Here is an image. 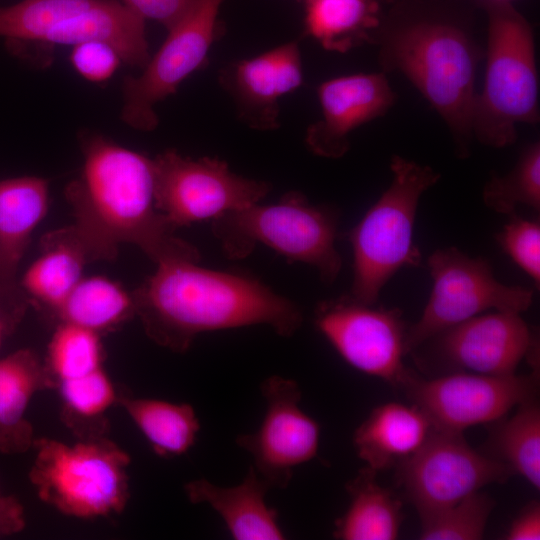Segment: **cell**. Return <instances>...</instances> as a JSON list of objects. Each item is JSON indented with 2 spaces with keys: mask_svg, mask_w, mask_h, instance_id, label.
Wrapping results in <instances>:
<instances>
[{
  "mask_svg": "<svg viewBox=\"0 0 540 540\" xmlns=\"http://www.w3.org/2000/svg\"><path fill=\"white\" fill-rule=\"evenodd\" d=\"M224 0H196L173 26L138 77L123 83L122 120L130 127L152 131L158 125L155 105L205 65L211 46L221 35L218 13Z\"/></svg>",
  "mask_w": 540,
  "mask_h": 540,
  "instance_id": "cell-12",
  "label": "cell"
},
{
  "mask_svg": "<svg viewBox=\"0 0 540 540\" xmlns=\"http://www.w3.org/2000/svg\"><path fill=\"white\" fill-rule=\"evenodd\" d=\"M305 33L325 50L346 53L371 41L379 26L380 0H303Z\"/></svg>",
  "mask_w": 540,
  "mask_h": 540,
  "instance_id": "cell-24",
  "label": "cell"
},
{
  "mask_svg": "<svg viewBox=\"0 0 540 540\" xmlns=\"http://www.w3.org/2000/svg\"><path fill=\"white\" fill-rule=\"evenodd\" d=\"M486 16L484 77L471 115L475 140L504 148L517 140L519 124L540 121L535 37L511 2L477 0Z\"/></svg>",
  "mask_w": 540,
  "mask_h": 540,
  "instance_id": "cell-4",
  "label": "cell"
},
{
  "mask_svg": "<svg viewBox=\"0 0 540 540\" xmlns=\"http://www.w3.org/2000/svg\"><path fill=\"white\" fill-rule=\"evenodd\" d=\"M0 520L8 526L11 533L17 532L23 527V511L14 498L3 497L0 494Z\"/></svg>",
  "mask_w": 540,
  "mask_h": 540,
  "instance_id": "cell-37",
  "label": "cell"
},
{
  "mask_svg": "<svg viewBox=\"0 0 540 540\" xmlns=\"http://www.w3.org/2000/svg\"><path fill=\"white\" fill-rule=\"evenodd\" d=\"M13 325L14 324L0 308V346L2 344L4 336L8 333V331L10 330V328H12Z\"/></svg>",
  "mask_w": 540,
  "mask_h": 540,
  "instance_id": "cell-38",
  "label": "cell"
},
{
  "mask_svg": "<svg viewBox=\"0 0 540 540\" xmlns=\"http://www.w3.org/2000/svg\"><path fill=\"white\" fill-rule=\"evenodd\" d=\"M49 183L36 176L0 181V297L20 316L24 297L17 270L48 208Z\"/></svg>",
  "mask_w": 540,
  "mask_h": 540,
  "instance_id": "cell-19",
  "label": "cell"
},
{
  "mask_svg": "<svg viewBox=\"0 0 540 540\" xmlns=\"http://www.w3.org/2000/svg\"><path fill=\"white\" fill-rule=\"evenodd\" d=\"M537 386L535 370L520 376L459 372L433 379L412 374L403 387L432 428L462 433L502 419L513 407L534 398Z\"/></svg>",
  "mask_w": 540,
  "mask_h": 540,
  "instance_id": "cell-14",
  "label": "cell"
},
{
  "mask_svg": "<svg viewBox=\"0 0 540 540\" xmlns=\"http://www.w3.org/2000/svg\"><path fill=\"white\" fill-rule=\"evenodd\" d=\"M269 489L253 466L243 481L235 486L222 487L205 479L191 481L185 486L192 503H205L220 515L233 539H285L277 511L265 501Z\"/></svg>",
  "mask_w": 540,
  "mask_h": 540,
  "instance_id": "cell-20",
  "label": "cell"
},
{
  "mask_svg": "<svg viewBox=\"0 0 540 540\" xmlns=\"http://www.w3.org/2000/svg\"><path fill=\"white\" fill-rule=\"evenodd\" d=\"M427 264L433 286L421 317L406 331V354L486 310L521 314L532 303V289L501 283L483 257L472 258L448 247L434 251Z\"/></svg>",
  "mask_w": 540,
  "mask_h": 540,
  "instance_id": "cell-9",
  "label": "cell"
},
{
  "mask_svg": "<svg viewBox=\"0 0 540 540\" xmlns=\"http://www.w3.org/2000/svg\"><path fill=\"white\" fill-rule=\"evenodd\" d=\"M315 324L355 369L394 386L411 377L403 363L406 325L398 308L373 307L349 294L320 302Z\"/></svg>",
  "mask_w": 540,
  "mask_h": 540,
  "instance_id": "cell-13",
  "label": "cell"
},
{
  "mask_svg": "<svg viewBox=\"0 0 540 540\" xmlns=\"http://www.w3.org/2000/svg\"><path fill=\"white\" fill-rule=\"evenodd\" d=\"M491 446L496 459L540 488V408L535 397L518 405L495 429Z\"/></svg>",
  "mask_w": 540,
  "mask_h": 540,
  "instance_id": "cell-28",
  "label": "cell"
},
{
  "mask_svg": "<svg viewBox=\"0 0 540 540\" xmlns=\"http://www.w3.org/2000/svg\"><path fill=\"white\" fill-rule=\"evenodd\" d=\"M70 60L82 77L97 83L109 79L122 61L111 45L101 41H89L73 46Z\"/></svg>",
  "mask_w": 540,
  "mask_h": 540,
  "instance_id": "cell-34",
  "label": "cell"
},
{
  "mask_svg": "<svg viewBox=\"0 0 540 540\" xmlns=\"http://www.w3.org/2000/svg\"><path fill=\"white\" fill-rule=\"evenodd\" d=\"M51 384L38 355L19 349L0 358V452L15 454L32 444V428L25 419L33 395Z\"/></svg>",
  "mask_w": 540,
  "mask_h": 540,
  "instance_id": "cell-23",
  "label": "cell"
},
{
  "mask_svg": "<svg viewBox=\"0 0 540 540\" xmlns=\"http://www.w3.org/2000/svg\"><path fill=\"white\" fill-rule=\"evenodd\" d=\"M495 506L485 493L474 492L456 504L421 518L422 540L482 539L489 515Z\"/></svg>",
  "mask_w": 540,
  "mask_h": 540,
  "instance_id": "cell-31",
  "label": "cell"
},
{
  "mask_svg": "<svg viewBox=\"0 0 540 540\" xmlns=\"http://www.w3.org/2000/svg\"><path fill=\"white\" fill-rule=\"evenodd\" d=\"M476 3L393 0L370 41L381 71L403 75L443 120L460 159L471 154V115L485 53Z\"/></svg>",
  "mask_w": 540,
  "mask_h": 540,
  "instance_id": "cell-1",
  "label": "cell"
},
{
  "mask_svg": "<svg viewBox=\"0 0 540 540\" xmlns=\"http://www.w3.org/2000/svg\"><path fill=\"white\" fill-rule=\"evenodd\" d=\"M339 216L336 208L311 204L302 193L290 191L276 203L259 202L220 215L212 220V232L230 259L247 257L261 243L313 266L329 285L342 267L335 246Z\"/></svg>",
  "mask_w": 540,
  "mask_h": 540,
  "instance_id": "cell-6",
  "label": "cell"
},
{
  "mask_svg": "<svg viewBox=\"0 0 540 540\" xmlns=\"http://www.w3.org/2000/svg\"><path fill=\"white\" fill-rule=\"evenodd\" d=\"M321 118L306 131L305 143L320 157L338 159L350 149V134L384 116L396 102L386 73H356L322 82L317 88Z\"/></svg>",
  "mask_w": 540,
  "mask_h": 540,
  "instance_id": "cell-17",
  "label": "cell"
},
{
  "mask_svg": "<svg viewBox=\"0 0 540 540\" xmlns=\"http://www.w3.org/2000/svg\"><path fill=\"white\" fill-rule=\"evenodd\" d=\"M99 333L62 322L48 347L46 369L58 382L76 378L102 368Z\"/></svg>",
  "mask_w": 540,
  "mask_h": 540,
  "instance_id": "cell-30",
  "label": "cell"
},
{
  "mask_svg": "<svg viewBox=\"0 0 540 540\" xmlns=\"http://www.w3.org/2000/svg\"><path fill=\"white\" fill-rule=\"evenodd\" d=\"M382 2L383 5H388L389 3H391L393 0H380Z\"/></svg>",
  "mask_w": 540,
  "mask_h": 540,
  "instance_id": "cell-40",
  "label": "cell"
},
{
  "mask_svg": "<svg viewBox=\"0 0 540 540\" xmlns=\"http://www.w3.org/2000/svg\"><path fill=\"white\" fill-rule=\"evenodd\" d=\"M266 410L260 427L239 435L236 443L254 460V469L270 488H286L294 469L318 452L320 426L299 406L296 381L270 376L261 384Z\"/></svg>",
  "mask_w": 540,
  "mask_h": 540,
  "instance_id": "cell-15",
  "label": "cell"
},
{
  "mask_svg": "<svg viewBox=\"0 0 540 540\" xmlns=\"http://www.w3.org/2000/svg\"><path fill=\"white\" fill-rule=\"evenodd\" d=\"M0 533H3V534L11 533L8 526L2 520H0Z\"/></svg>",
  "mask_w": 540,
  "mask_h": 540,
  "instance_id": "cell-39",
  "label": "cell"
},
{
  "mask_svg": "<svg viewBox=\"0 0 540 540\" xmlns=\"http://www.w3.org/2000/svg\"><path fill=\"white\" fill-rule=\"evenodd\" d=\"M122 405L159 456H180L195 443L200 423L191 405L151 398H126Z\"/></svg>",
  "mask_w": 540,
  "mask_h": 540,
  "instance_id": "cell-26",
  "label": "cell"
},
{
  "mask_svg": "<svg viewBox=\"0 0 540 540\" xmlns=\"http://www.w3.org/2000/svg\"><path fill=\"white\" fill-rule=\"evenodd\" d=\"M432 338L440 358L479 374H515L523 358L536 362L538 354L531 328L519 313L513 312L476 315Z\"/></svg>",
  "mask_w": 540,
  "mask_h": 540,
  "instance_id": "cell-16",
  "label": "cell"
},
{
  "mask_svg": "<svg viewBox=\"0 0 540 540\" xmlns=\"http://www.w3.org/2000/svg\"><path fill=\"white\" fill-rule=\"evenodd\" d=\"M29 477L38 496L60 512L79 518L108 516L128 499L129 456L105 439L75 444L42 438Z\"/></svg>",
  "mask_w": 540,
  "mask_h": 540,
  "instance_id": "cell-7",
  "label": "cell"
},
{
  "mask_svg": "<svg viewBox=\"0 0 540 540\" xmlns=\"http://www.w3.org/2000/svg\"><path fill=\"white\" fill-rule=\"evenodd\" d=\"M137 16L156 21L167 28L173 26L196 0H116Z\"/></svg>",
  "mask_w": 540,
  "mask_h": 540,
  "instance_id": "cell-35",
  "label": "cell"
},
{
  "mask_svg": "<svg viewBox=\"0 0 540 540\" xmlns=\"http://www.w3.org/2000/svg\"><path fill=\"white\" fill-rule=\"evenodd\" d=\"M0 37L45 45L101 41L128 65L144 68L150 59L145 20L116 0H22L0 7Z\"/></svg>",
  "mask_w": 540,
  "mask_h": 540,
  "instance_id": "cell-8",
  "label": "cell"
},
{
  "mask_svg": "<svg viewBox=\"0 0 540 540\" xmlns=\"http://www.w3.org/2000/svg\"><path fill=\"white\" fill-rule=\"evenodd\" d=\"M153 168L155 206L176 229L259 203L271 189L232 172L223 160L176 150L153 158Z\"/></svg>",
  "mask_w": 540,
  "mask_h": 540,
  "instance_id": "cell-10",
  "label": "cell"
},
{
  "mask_svg": "<svg viewBox=\"0 0 540 540\" xmlns=\"http://www.w3.org/2000/svg\"><path fill=\"white\" fill-rule=\"evenodd\" d=\"M350 502L335 523L334 537L341 540H394L402 522V503L380 486L375 472L364 468L346 487Z\"/></svg>",
  "mask_w": 540,
  "mask_h": 540,
  "instance_id": "cell-25",
  "label": "cell"
},
{
  "mask_svg": "<svg viewBox=\"0 0 540 540\" xmlns=\"http://www.w3.org/2000/svg\"><path fill=\"white\" fill-rule=\"evenodd\" d=\"M398 481L420 519L438 513L480 491L502 483L512 470L480 454L462 433L431 428L420 448L398 465Z\"/></svg>",
  "mask_w": 540,
  "mask_h": 540,
  "instance_id": "cell-11",
  "label": "cell"
},
{
  "mask_svg": "<svg viewBox=\"0 0 540 540\" xmlns=\"http://www.w3.org/2000/svg\"><path fill=\"white\" fill-rule=\"evenodd\" d=\"M88 251L72 225L46 234L41 254L19 281L25 296L56 313L82 279Z\"/></svg>",
  "mask_w": 540,
  "mask_h": 540,
  "instance_id": "cell-22",
  "label": "cell"
},
{
  "mask_svg": "<svg viewBox=\"0 0 540 540\" xmlns=\"http://www.w3.org/2000/svg\"><path fill=\"white\" fill-rule=\"evenodd\" d=\"M59 387L67 410L83 418L102 415L116 401L115 388L102 368L59 381Z\"/></svg>",
  "mask_w": 540,
  "mask_h": 540,
  "instance_id": "cell-32",
  "label": "cell"
},
{
  "mask_svg": "<svg viewBox=\"0 0 540 540\" xmlns=\"http://www.w3.org/2000/svg\"><path fill=\"white\" fill-rule=\"evenodd\" d=\"M81 149L80 176L65 195L92 262L113 260L122 243L137 246L156 264L200 260L197 248L176 236L155 206L153 158L95 133L83 135Z\"/></svg>",
  "mask_w": 540,
  "mask_h": 540,
  "instance_id": "cell-2",
  "label": "cell"
},
{
  "mask_svg": "<svg viewBox=\"0 0 540 540\" xmlns=\"http://www.w3.org/2000/svg\"><path fill=\"white\" fill-rule=\"evenodd\" d=\"M494 1H504V2H511L512 0H494Z\"/></svg>",
  "mask_w": 540,
  "mask_h": 540,
  "instance_id": "cell-41",
  "label": "cell"
},
{
  "mask_svg": "<svg viewBox=\"0 0 540 540\" xmlns=\"http://www.w3.org/2000/svg\"><path fill=\"white\" fill-rule=\"evenodd\" d=\"M497 234L503 251L531 277L536 288L540 285V224L519 217L516 212Z\"/></svg>",
  "mask_w": 540,
  "mask_h": 540,
  "instance_id": "cell-33",
  "label": "cell"
},
{
  "mask_svg": "<svg viewBox=\"0 0 540 540\" xmlns=\"http://www.w3.org/2000/svg\"><path fill=\"white\" fill-rule=\"evenodd\" d=\"M297 42H288L221 69L219 82L232 98L238 117L249 127L268 131L279 126V100L303 85Z\"/></svg>",
  "mask_w": 540,
  "mask_h": 540,
  "instance_id": "cell-18",
  "label": "cell"
},
{
  "mask_svg": "<svg viewBox=\"0 0 540 540\" xmlns=\"http://www.w3.org/2000/svg\"><path fill=\"white\" fill-rule=\"evenodd\" d=\"M156 265L132 296L146 334L163 347L184 352L201 333L260 324L289 337L302 324L294 302L250 274L187 259Z\"/></svg>",
  "mask_w": 540,
  "mask_h": 540,
  "instance_id": "cell-3",
  "label": "cell"
},
{
  "mask_svg": "<svg viewBox=\"0 0 540 540\" xmlns=\"http://www.w3.org/2000/svg\"><path fill=\"white\" fill-rule=\"evenodd\" d=\"M482 199L491 210L510 215L519 204L540 209V142L523 147L514 167L505 175L492 174Z\"/></svg>",
  "mask_w": 540,
  "mask_h": 540,
  "instance_id": "cell-29",
  "label": "cell"
},
{
  "mask_svg": "<svg viewBox=\"0 0 540 540\" xmlns=\"http://www.w3.org/2000/svg\"><path fill=\"white\" fill-rule=\"evenodd\" d=\"M62 322L97 333L135 315L132 293L102 276L82 277L56 311Z\"/></svg>",
  "mask_w": 540,
  "mask_h": 540,
  "instance_id": "cell-27",
  "label": "cell"
},
{
  "mask_svg": "<svg viewBox=\"0 0 540 540\" xmlns=\"http://www.w3.org/2000/svg\"><path fill=\"white\" fill-rule=\"evenodd\" d=\"M432 426L415 405L388 402L375 407L357 427L353 444L358 457L375 473L399 465L415 453Z\"/></svg>",
  "mask_w": 540,
  "mask_h": 540,
  "instance_id": "cell-21",
  "label": "cell"
},
{
  "mask_svg": "<svg viewBox=\"0 0 540 540\" xmlns=\"http://www.w3.org/2000/svg\"><path fill=\"white\" fill-rule=\"evenodd\" d=\"M391 181L363 218L347 233L353 251L349 295L365 305L377 302L381 289L402 267L420 266L413 241L418 203L441 174L399 155L390 160Z\"/></svg>",
  "mask_w": 540,
  "mask_h": 540,
  "instance_id": "cell-5",
  "label": "cell"
},
{
  "mask_svg": "<svg viewBox=\"0 0 540 540\" xmlns=\"http://www.w3.org/2000/svg\"><path fill=\"white\" fill-rule=\"evenodd\" d=\"M507 540L540 539V505L529 503L513 520L505 536Z\"/></svg>",
  "mask_w": 540,
  "mask_h": 540,
  "instance_id": "cell-36",
  "label": "cell"
}]
</instances>
